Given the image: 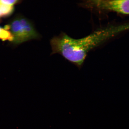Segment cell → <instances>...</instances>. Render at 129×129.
<instances>
[{"label":"cell","mask_w":129,"mask_h":129,"mask_svg":"<svg viewBox=\"0 0 129 129\" xmlns=\"http://www.w3.org/2000/svg\"><path fill=\"white\" fill-rule=\"evenodd\" d=\"M125 30V27L122 24L112 25L96 30L79 39L71 38L62 32L51 40V55L60 54L80 69L89 51L103 42Z\"/></svg>","instance_id":"obj_1"},{"label":"cell","mask_w":129,"mask_h":129,"mask_svg":"<svg viewBox=\"0 0 129 129\" xmlns=\"http://www.w3.org/2000/svg\"><path fill=\"white\" fill-rule=\"evenodd\" d=\"M81 7L90 9L106 10L129 15V0H95L80 3Z\"/></svg>","instance_id":"obj_2"},{"label":"cell","mask_w":129,"mask_h":129,"mask_svg":"<svg viewBox=\"0 0 129 129\" xmlns=\"http://www.w3.org/2000/svg\"><path fill=\"white\" fill-rule=\"evenodd\" d=\"M19 18L26 41L40 38L39 34L31 22L24 17Z\"/></svg>","instance_id":"obj_3"},{"label":"cell","mask_w":129,"mask_h":129,"mask_svg":"<svg viewBox=\"0 0 129 129\" xmlns=\"http://www.w3.org/2000/svg\"><path fill=\"white\" fill-rule=\"evenodd\" d=\"M9 25L11 32L14 37L13 42L14 43L20 44L26 41L19 17L13 20Z\"/></svg>","instance_id":"obj_4"},{"label":"cell","mask_w":129,"mask_h":129,"mask_svg":"<svg viewBox=\"0 0 129 129\" xmlns=\"http://www.w3.org/2000/svg\"><path fill=\"white\" fill-rule=\"evenodd\" d=\"M14 6L3 4L0 1V15L1 17H7L13 12Z\"/></svg>","instance_id":"obj_5"},{"label":"cell","mask_w":129,"mask_h":129,"mask_svg":"<svg viewBox=\"0 0 129 129\" xmlns=\"http://www.w3.org/2000/svg\"><path fill=\"white\" fill-rule=\"evenodd\" d=\"M14 39L13 35L11 31L5 29L4 28H1L0 30V39L3 41L8 40L9 41H13Z\"/></svg>","instance_id":"obj_6"},{"label":"cell","mask_w":129,"mask_h":129,"mask_svg":"<svg viewBox=\"0 0 129 129\" xmlns=\"http://www.w3.org/2000/svg\"><path fill=\"white\" fill-rule=\"evenodd\" d=\"M0 1L3 4L11 6H14V5L17 4L19 2V1H16V0H14V1H13V0L12 1L2 0V1Z\"/></svg>","instance_id":"obj_7"},{"label":"cell","mask_w":129,"mask_h":129,"mask_svg":"<svg viewBox=\"0 0 129 129\" xmlns=\"http://www.w3.org/2000/svg\"><path fill=\"white\" fill-rule=\"evenodd\" d=\"M1 27H0V30H1Z\"/></svg>","instance_id":"obj_8"},{"label":"cell","mask_w":129,"mask_h":129,"mask_svg":"<svg viewBox=\"0 0 129 129\" xmlns=\"http://www.w3.org/2000/svg\"><path fill=\"white\" fill-rule=\"evenodd\" d=\"M1 15H0V19H1Z\"/></svg>","instance_id":"obj_9"}]
</instances>
